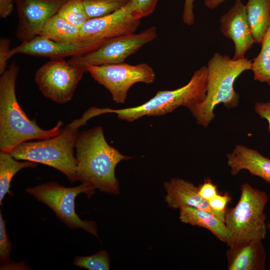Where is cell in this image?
I'll return each instance as SVG.
<instances>
[{
    "mask_svg": "<svg viewBox=\"0 0 270 270\" xmlns=\"http://www.w3.org/2000/svg\"><path fill=\"white\" fill-rule=\"evenodd\" d=\"M110 257L106 250L88 256H77L74 258V265L89 270H109Z\"/></svg>",
    "mask_w": 270,
    "mask_h": 270,
    "instance_id": "cell-25",
    "label": "cell"
},
{
    "mask_svg": "<svg viewBox=\"0 0 270 270\" xmlns=\"http://www.w3.org/2000/svg\"><path fill=\"white\" fill-rule=\"evenodd\" d=\"M165 201L173 209L192 207L210 212L224 222L225 213L212 210L208 202L199 194L198 187L184 179L174 178L164 184Z\"/></svg>",
    "mask_w": 270,
    "mask_h": 270,
    "instance_id": "cell-15",
    "label": "cell"
},
{
    "mask_svg": "<svg viewBox=\"0 0 270 270\" xmlns=\"http://www.w3.org/2000/svg\"><path fill=\"white\" fill-rule=\"evenodd\" d=\"M12 244L9 240L6 228V222L0 212V260L2 265L10 260Z\"/></svg>",
    "mask_w": 270,
    "mask_h": 270,
    "instance_id": "cell-26",
    "label": "cell"
},
{
    "mask_svg": "<svg viewBox=\"0 0 270 270\" xmlns=\"http://www.w3.org/2000/svg\"><path fill=\"white\" fill-rule=\"evenodd\" d=\"M230 200L228 194L221 195L217 194L214 198L208 201L210 208L218 212L225 213L226 206Z\"/></svg>",
    "mask_w": 270,
    "mask_h": 270,
    "instance_id": "cell-30",
    "label": "cell"
},
{
    "mask_svg": "<svg viewBox=\"0 0 270 270\" xmlns=\"http://www.w3.org/2000/svg\"><path fill=\"white\" fill-rule=\"evenodd\" d=\"M66 0H14L18 25L16 35L22 43L39 36L48 20Z\"/></svg>",
    "mask_w": 270,
    "mask_h": 270,
    "instance_id": "cell-12",
    "label": "cell"
},
{
    "mask_svg": "<svg viewBox=\"0 0 270 270\" xmlns=\"http://www.w3.org/2000/svg\"><path fill=\"white\" fill-rule=\"evenodd\" d=\"M86 68L63 59L52 60L36 70L34 80L42 94L58 104L70 101Z\"/></svg>",
    "mask_w": 270,
    "mask_h": 270,
    "instance_id": "cell-8",
    "label": "cell"
},
{
    "mask_svg": "<svg viewBox=\"0 0 270 270\" xmlns=\"http://www.w3.org/2000/svg\"><path fill=\"white\" fill-rule=\"evenodd\" d=\"M198 188L200 195L208 202L218 194L216 185L209 178L206 179L204 182Z\"/></svg>",
    "mask_w": 270,
    "mask_h": 270,
    "instance_id": "cell-29",
    "label": "cell"
},
{
    "mask_svg": "<svg viewBox=\"0 0 270 270\" xmlns=\"http://www.w3.org/2000/svg\"><path fill=\"white\" fill-rule=\"evenodd\" d=\"M254 110L261 118L267 120L270 132V102H256L254 106Z\"/></svg>",
    "mask_w": 270,
    "mask_h": 270,
    "instance_id": "cell-31",
    "label": "cell"
},
{
    "mask_svg": "<svg viewBox=\"0 0 270 270\" xmlns=\"http://www.w3.org/2000/svg\"><path fill=\"white\" fill-rule=\"evenodd\" d=\"M179 218L183 223L208 230L220 241L226 242L224 222L214 214L195 208L184 207L180 209Z\"/></svg>",
    "mask_w": 270,
    "mask_h": 270,
    "instance_id": "cell-18",
    "label": "cell"
},
{
    "mask_svg": "<svg viewBox=\"0 0 270 270\" xmlns=\"http://www.w3.org/2000/svg\"><path fill=\"white\" fill-rule=\"evenodd\" d=\"M156 30L152 26L138 34H130L107 40L96 49L84 54L72 57L68 61L86 68L124 62L144 45L156 37Z\"/></svg>",
    "mask_w": 270,
    "mask_h": 270,
    "instance_id": "cell-10",
    "label": "cell"
},
{
    "mask_svg": "<svg viewBox=\"0 0 270 270\" xmlns=\"http://www.w3.org/2000/svg\"><path fill=\"white\" fill-rule=\"evenodd\" d=\"M220 29L225 37L232 40L234 46L232 59L244 58L246 52L254 42L248 22L246 6L240 0H236L234 6L220 19Z\"/></svg>",
    "mask_w": 270,
    "mask_h": 270,
    "instance_id": "cell-14",
    "label": "cell"
},
{
    "mask_svg": "<svg viewBox=\"0 0 270 270\" xmlns=\"http://www.w3.org/2000/svg\"><path fill=\"white\" fill-rule=\"evenodd\" d=\"M39 36L64 44L74 43L82 40L80 28L70 23L58 14L48 20Z\"/></svg>",
    "mask_w": 270,
    "mask_h": 270,
    "instance_id": "cell-20",
    "label": "cell"
},
{
    "mask_svg": "<svg viewBox=\"0 0 270 270\" xmlns=\"http://www.w3.org/2000/svg\"><path fill=\"white\" fill-rule=\"evenodd\" d=\"M10 40L7 38H2L0 40V74H3L6 70L8 54L10 50Z\"/></svg>",
    "mask_w": 270,
    "mask_h": 270,
    "instance_id": "cell-28",
    "label": "cell"
},
{
    "mask_svg": "<svg viewBox=\"0 0 270 270\" xmlns=\"http://www.w3.org/2000/svg\"><path fill=\"white\" fill-rule=\"evenodd\" d=\"M38 163L24 160L19 162L9 152H0V204L5 196L10 192V182L14 174L22 169L34 168Z\"/></svg>",
    "mask_w": 270,
    "mask_h": 270,
    "instance_id": "cell-21",
    "label": "cell"
},
{
    "mask_svg": "<svg viewBox=\"0 0 270 270\" xmlns=\"http://www.w3.org/2000/svg\"><path fill=\"white\" fill-rule=\"evenodd\" d=\"M75 148L76 180L90 183L102 192L118 194L116 167L121 160L132 157L122 154L110 146L100 126L79 132Z\"/></svg>",
    "mask_w": 270,
    "mask_h": 270,
    "instance_id": "cell-1",
    "label": "cell"
},
{
    "mask_svg": "<svg viewBox=\"0 0 270 270\" xmlns=\"http://www.w3.org/2000/svg\"><path fill=\"white\" fill-rule=\"evenodd\" d=\"M158 0H131L134 14L140 19L151 14L155 10Z\"/></svg>",
    "mask_w": 270,
    "mask_h": 270,
    "instance_id": "cell-27",
    "label": "cell"
},
{
    "mask_svg": "<svg viewBox=\"0 0 270 270\" xmlns=\"http://www.w3.org/2000/svg\"><path fill=\"white\" fill-rule=\"evenodd\" d=\"M87 72L110 92L112 100L116 104L124 103L130 88L134 84H152L156 78L152 67L146 63L91 66L87 67Z\"/></svg>",
    "mask_w": 270,
    "mask_h": 270,
    "instance_id": "cell-9",
    "label": "cell"
},
{
    "mask_svg": "<svg viewBox=\"0 0 270 270\" xmlns=\"http://www.w3.org/2000/svg\"><path fill=\"white\" fill-rule=\"evenodd\" d=\"M207 68L196 70L185 86L172 90H160L142 104L132 108L114 110L92 107L94 116L106 113H114L118 118L128 122L144 116H160L173 112L180 106L188 109L200 104L206 92Z\"/></svg>",
    "mask_w": 270,
    "mask_h": 270,
    "instance_id": "cell-4",
    "label": "cell"
},
{
    "mask_svg": "<svg viewBox=\"0 0 270 270\" xmlns=\"http://www.w3.org/2000/svg\"><path fill=\"white\" fill-rule=\"evenodd\" d=\"M252 61L246 58L234 60L215 52L207 64L206 92L204 100L188 110L196 123L207 128L215 118L214 110L219 104L234 109L240 103V95L234 88L237 78L251 70Z\"/></svg>",
    "mask_w": 270,
    "mask_h": 270,
    "instance_id": "cell-3",
    "label": "cell"
},
{
    "mask_svg": "<svg viewBox=\"0 0 270 270\" xmlns=\"http://www.w3.org/2000/svg\"><path fill=\"white\" fill-rule=\"evenodd\" d=\"M95 189L88 182L65 187L56 182H50L28 187L26 192L50 208L56 217L69 228H81L98 237L96 222L81 220L76 212L74 203L78 194L84 193L90 198L94 194Z\"/></svg>",
    "mask_w": 270,
    "mask_h": 270,
    "instance_id": "cell-7",
    "label": "cell"
},
{
    "mask_svg": "<svg viewBox=\"0 0 270 270\" xmlns=\"http://www.w3.org/2000/svg\"><path fill=\"white\" fill-rule=\"evenodd\" d=\"M226 157L232 176L247 170L250 174L260 178L270 184V159L257 150L237 144Z\"/></svg>",
    "mask_w": 270,
    "mask_h": 270,
    "instance_id": "cell-16",
    "label": "cell"
},
{
    "mask_svg": "<svg viewBox=\"0 0 270 270\" xmlns=\"http://www.w3.org/2000/svg\"><path fill=\"white\" fill-rule=\"evenodd\" d=\"M266 252L261 240L248 242L226 251L228 270H264Z\"/></svg>",
    "mask_w": 270,
    "mask_h": 270,
    "instance_id": "cell-17",
    "label": "cell"
},
{
    "mask_svg": "<svg viewBox=\"0 0 270 270\" xmlns=\"http://www.w3.org/2000/svg\"><path fill=\"white\" fill-rule=\"evenodd\" d=\"M140 24V19L134 14L130 1L110 14L88 19L80 28V38L82 40H108L134 33Z\"/></svg>",
    "mask_w": 270,
    "mask_h": 270,
    "instance_id": "cell-11",
    "label": "cell"
},
{
    "mask_svg": "<svg viewBox=\"0 0 270 270\" xmlns=\"http://www.w3.org/2000/svg\"><path fill=\"white\" fill-rule=\"evenodd\" d=\"M240 191L236 206L226 208L225 212L226 243L228 248L252 240H262L266 236L264 208L268 200V194L248 182L241 185Z\"/></svg>",
    "mask_w": 270,
    "mask_h": 270,
    "instance_id": "cell-5",
    "label": "cell"
},
{
    "mask_svg": "<svg viewBox=\"0 0 270 270\" xmlns=\"http://www.w3.org/2000/svg\"><path fill=\"white\" fill-rule=\"evenodd\" d=\"M226 0H204L205 6L210 9H214Z\"/></svg>",
    "mask_w": 270,
    "mask_h": 270,
    "instance_id": "cell-34",
    "label": "cell"
},
{
    "mask_svg": "<svg viewBox=\"0 0 270 270\" xmlns=\"http://www.w3.org/2000/svg\"><path fill=\"white\" fill-rule=\"evenodd\" d=\"M57 14L80 28L88 20L82 0H66Z\"/></svg>",
    "mask_w": 270,
    "mask_h": 270,
    "instance_id": "cell-24",
    "label": "cell"
},
{
    "mask_svg": "<svg viewBox=\"0 0 270 270\" xmlns=\"http://www.w3.org/2000/svg\"><path fill=\"white\" fill-rule=\"evenodd\" d=\"M107 40H81L74 43L64 44L38 36L31 40L22 43L10 49V59L16 54L44 56L52 60L63 59L68 56H78L92 52L103 44Z\"/></svg>",
    "mask_w": 270,
    "mask_h": 270,
    "instance_id": "cell-13",
    "label": "cell"
},
{
    "mask_svg": "<svg viewBox=\"0 0 270 270\" xmlns=\"http://www.w3.org/2000/svg\"><path fill=\"white\" fill-rule=\"evenodd\" d=\"M194 0H184L182 19L183 22L188 26L192 25L194 23V16L193 12Z\"/></svg>",
    "mask_w": 270,
    "mask_h": 270,
    "instance_id": "cell-32",
    "label": "cell"
},
{
    "mask_svg": "<svg viewBox=\"0 0 270 270\" xmlns=\"http://www.w3.org/2000/svg\"><path fill=\"white\" fill-rule=\"evenodd\" d=\"M14 0H0V17L4 18L13 10Z\"/></svg>",
    "mask_w": 270,
    "mask_h": 270,
    "instance_id": "cell-33",
    "label": "cell"
},
{
    "mask_svg": "<svg viewBox=\"0 0 270 270\" xmlns=\"http://www.w3.org/2000/svg\"><path fill=\"white\" fill-rule=\"evenodd\" d=\"M130 0H82L88 19L110 14L126 6Z\"/></svg>",
    "mask_w": 270,
    "mask_h": 270,
    "instance_id": "cell-23",
    "label": "cell"
},
{
    "mask_svg": "<svg viewBox=\"0 0 270 270\" xmlns=\"http://www.w3.org/2000/svg\"><path fill=\"white\" fill-rule=\"evenodd\" d=\"M18 72V66L13 61L0 78V150L9 153L22 142L58 134L63 124L58 121L54 128L44 130L34 119L27 116L16 96V82Z\"/></svg>",
    "mask_w": 270,
    "mask_h": 270,
    "instance_id": "cell-2",
    "label": "cell"
},
{
    "mask_svg": "<svg viewBox=\"0 0 270 270\" xmlns=\"http://www.w3.org/2000/svg\"><path fill=\"white\" fill-rule=\"evenodd\" d=\"M80 126L74 120L54 136L20 144L10 152L18 160H29L50 166L75 182L77 161L74 148Z\"/></svg>",
    "mask_w": 270,
    "mask_h": 270,
    "instance_id": "cell-6",
    "label": "cell"
},
{
    "mask_svg": "<svg viewBox=\"0 0 270 270\" xmlns=\"http://www.w3.org/2000/svg\"><path fill=\"white\" fill-rule=\"evenodd\" d=\"M246 6L254 42L260 44L270 26V0H248Z\"/></svg>",
    "mask_w": 270,
    "mask_h": 270,
    "instance_id": "cell-19",
    "label": "cell"
},
{
    "mask_svg": "<svg viewBox=\"0 0 270 270\" xmlns=\"http://www.w3.org/2000/svg\"><path fill=\"white\" fill-rule=\"evenodd\" d=\"M258 54L252 62L254 80L270 85V26L261 42Z\"/></svg>",
    "mask_w": 270,
    "mask_h": 270,
    "instance_id": "cell-22",
    "label": "cell"
}]
</instances>
